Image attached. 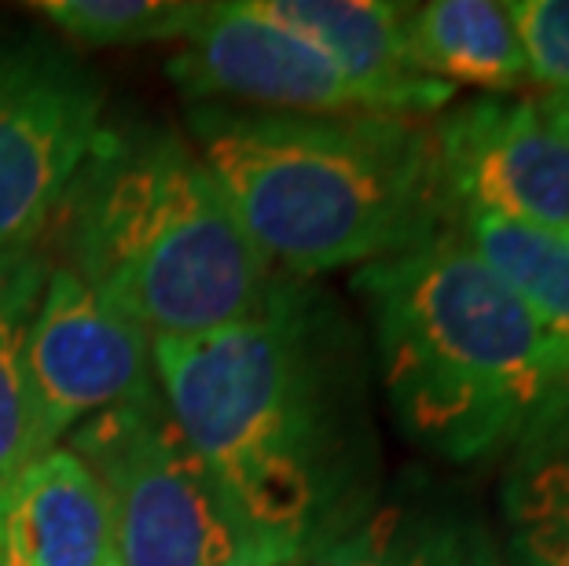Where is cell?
<instances>
[{"label": "cell", "mask_w": 569, "mask_h": 566, "mask_svg": "<svg viewBox=\"0 0 569 566\" xmlns=\"http://www.w3.org/2000/svg\"><path fill=\"white\" fill-rule=\"evenodd\" d=\"M357 291L397 427L448 464L511 449L569 394L559 346L452 221L357 269Z\"/></svg>", "instance_id": "3957f363"}, {"label": "cell", "mask_w": 569, "mask_h": 566, "mask_svg": "<svg viewBox=\"0 0 569 566\" xmlns=\"http://www.w3.org/2000/svg\"><path fill=\"white\" fill-rule=\"evenodd\" d=\"M199 0H41L33 11L89 48L184 41L202 16Z\"/></svg>", "instance_id": "e0dca14e"}, {"label": "cell", "mask_w": 569, "mask_h": 566, "mask_svg": "<svg viewBox=\"0 0 569 566\" xmlns=\"http://www.w3.org/2000/svg\"><path fill=\"white\" fill-rule=\"evenodd\" d=\"M452 225L500 276L569 365V236L511 225L481 210H456Z\"/></svg>", "instance_id": "9a60e30c"}, {"label": "cell", "mask_w": 569, "mask_h": 566, "mask_svg": "<svg viewBox=\"0 0 569 566\" xmlns=\"http://www.w3.org/2000/svg\"><path fill=\"white\" fill-rule=\"evenodd\" d=\"M103 86L70 48L0 38V250L38 247L103 129Z\"/></svg>", "instance_id": "8992f818"}, {"label": "cell", "mask_w": 569, "mask_h": 566, "mask_svg": "<svg viewBox=\"0 0 569 566\" xmlns=\"http://www.w3.org/2000/svg\"><path fill=\"white\" fill-rule=\"evenodd\" d=\"M151 335L52 261L27 331V379L41 449L84 419L159 390Z\"/></svg>", "instance_id": "ba28073f"}, {"label": "cell", "mask_w": 569, "mask_h": 566, "mask_svg": "<svg viewBox=\"0 0 569 566\" xmlns=\"http://www.w3.org/2000/svg\"><path fill=\"white\" fill-rule=\"evenodd\" d=\"M507 453L500 512L515 563L569 566V394Z\"/></svg>", "instance_id": "4fadbf2b"}, {"label": "cell", "mask_w": 569, "mask_h": 566, "mask_svg": "<svg viewBox=\"0 0 569 566\" xmlns=\"http://www.w3.org/2000/svg\"><path fill=\"white\" fill-rule=\"evenodd\" d=\"M0 566H122L111 500L67 445L11 486L0 508Z\"/></svg>", "instance_id": "8fae6325"}, {"label": "cell", "mask_w": 569, "mask_h": 566, "mask_svg": "<svg viewBox=\"0 0 569 566\" xmlns=\"http://www.w3.org/2000/svg\"><path fill=\"white\" fill-rule=\"evenodd\" d=\"M507 16L522 44L529 86L569 96V0H515Z\"/></svg>", "instance_id": "ac0fdd59"}, {"label": "cell", "mask_w": 569, "mask_h": 566, "mask_svg": "<svg viewBox=\"0 0 569 566\" xmlns=\"http://www.w3.org/2000/svg\"><path fill=\"white\" fill-rule=\"evenodd\" d=\"M448 210L569 236V96H481L433 129Z\"/></svg>", "instance_id": "52a82bcc"}, {"label": "cell", "mask_w": 569, "mask_h": 566, "mask_svg": "<svg viewBox=\"0 0 569 566\" xmlns=\"http://www.w3.org/2000/svg\"><path fill=\"white\" fill-rule=\"evenodd\" d=\"M67 449L111 500L122 566H298L191 449L159 390L84 419Z\"/></svg>", "instance_id": "5b68a950"}, {"label": "cell", "mask_w": 569, "mask_h": 566, "mask_svg": "<svg viewBox=\"0 0 569 566\" xmlns=\"http://www.w3.org/2000/svg\"><path fill=\"white\" fill-rule=\"evenodd\" d=\"M276 22L331 59L375 103L382 118H422L452 100L456 89L422 75L408 44L411 4L386 0H250Z\"/></svg>", "instance_id": "30bf717a"}, {"label": "cell", "mask_w": 569, "mask_h": 566, "mask_svg": "<svg viewBox=\"0 0 569 566\" xmlns=\"http://www.w3.org/2000/svg\"><path fill=\"white\" fill-rule=\"evenodd\" d=\"M298 566H503V556L475 508L416 489L371 500Z\"/></svg>", "instance_id": "7c38bea8"}, {"label": "cell", "mask_w": 569, "mask_h": 566, "mask_svg": "<svg viewBox=\"0 0 569 566\" xmlns=\"http://www.w3.org/2000/svg\"><path fill=\"white\" fill-rule=\"evenodd\" d=\"M48 269L52 258H44L38 247L0 250V508L19 475L44 456L33 427L27 331Z\"/></svg>", "instance_id": "2e32d148"}, {"label": "cell", "mask_w": 569, "mask_h": 566, "mask_svg": "<svg viewBox=\"0 0 569 566\" xmlns=\"http://www.w3.org/2000/svg\"><path fill=\"white\" fill-rule=\"evenodd\" d=\"M154 383L247 519L306 563L375 500V456L349 331L283 276L258 317L154 339Z\"/></svg>", "instance_id": "6da1fadb"}, {"label": "cell", "mask_w": 569, "mask_h": 566, "mask_svg": "<svg viewBox=\"0 0 569 566\" xmlns=\"http://www.w3.org/2000/svg\"><path fill=\"white\" fill-rule=\"evenodd\" d=\"M166 75L191 103L232 100L280 115H379L320 48L261 19L250 0L206 4L169 56Z\"/></svg>", "instance_id": "9c48e42d"}, {"label": "cell", "mask_w": 569, "mask_h": 566, "mask_svg": "<svg viewBox=\"0 0 569 566\" xmlns=\"http://www.w3.org/2000/svg\"><path fill=\"white\" fill-rule=\"evenodd\" d=\"M191 143L283 276L365 269L452 221L433 129L379 115L191 103Z\"/></svg>", "instance_id": "7a4b0ae2"}, {"label": "cell", "mask_w": 569, "mask_h": 566, "mask_svg": "<svg viewBox=\"0 0 569 566\" xmlns=\"http://www.w3.org/2000/svg\"><path fill=\"white\" fill-rule=\"evenodd\" d=\"M56 225L59 265L151 339L243 324L283 280L243 232L196 143L162 126H103Z\"/></svg>", "instance_id": "277c9868"}, {"label": "cell", "mask_w": 569, "mask_h": 566, "mask_svg": "<svg viewBox=\"0 0 569 566\" xmlns=\"http://www.w3.org/2000/svg\"><path fill=\"white\" fill-rule=\"evenodd\" d=\"M408 44L422 75L452 89L475 86L507 96L529 86L515 22L496 0H430L411 8Z\"/></svg>", "instance_id": "5bb4252c"}]
</instances>
